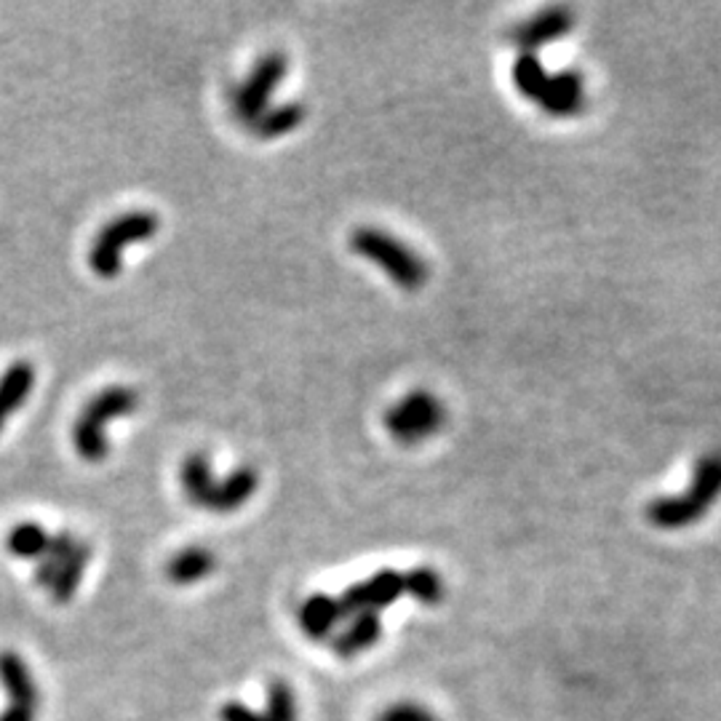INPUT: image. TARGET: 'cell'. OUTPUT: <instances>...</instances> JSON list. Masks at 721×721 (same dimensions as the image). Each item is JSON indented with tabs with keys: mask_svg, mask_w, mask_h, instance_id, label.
I'll list each match as a JSON object with an SVG mask.
<instances>
[{
	"mask_svg": "<svg viewBox=\"0 0 721 721\" xmlns=\"http://www.w3.org/2000/svg\"><path fill=\"white\" fill-rule=\"evenodd\" d=\"M36 388V367L30 361H17L0 374V433H3L6 422L17 409L27 401V396Z\"/></svg>",
	"mask_w": 721,
	"mask_h": 721,
	"instance_id": "5bb4252c",
	"label": "cell"
},
{
	"mask_svg": "<svg viewBox=\"0 0 721 721\" xmlns=\"http://www.w3.org/2000/svg\"><path fill=\"white\" fill-rule=\"evenodd\" d=\"M265 719L267 721H300V709H296V695L294 690L281 679H273L267 684V698H265Z\"/></svg>",
	"mask_w": 721,
	"mask_h": 721,
	"instance_id": "603a6c76",
	"label": "cell"
},
{
	"mask_svg": "<svg viewBox=\"0 0 721 721\" xmlns=\"http://www.w3.org/2000/svg\"><path fill=\"white\" fill-rule=\"evenodd\" d=\"M137 393L129 386H110L99 390L94 399L78 415L72 426V447L84 462H105L110 455V441H107V422L129 417L137 409Z\"/></svg>",
	"mask_w": 721,
	"mask_h": 721,
	"instance_id": "7a4b0ae2",
	"label": "cell"
},
{
	"mask_svg": "<svg viewBox=\"0 0 721 721\" xmlns=\"http://www.w3.org/2000/svg\"><path fill=\"white\" fill-rule=\"evenodd\" d=\"M76 537H72V532H57V535L49 537V545H46L43 556L38 558V567H36V583L40 588H49L53 583V577H57V572L62 569L65 558L70 556V551L76 548Z\"/></svg>",
	"mask_w": 721,
	"mask_h": 721,
	"instance_id": "44dd1931",
	"label": "cell"
},
{
	"mask_svg": "<svg viewBox=\"0 0 721 721\" xmlns=\"http://www.w3.org/2000/svg\"><path fill=\"white\" fill-rule=\"evenodd\" d=\"M49 532H46L40 524L36 522H22L17 524V527L9 529V535H6V551L13 558H22V562H32V558L43 556L46 545H49Z\"/></svg>",
	"mask_w": 721,
	"mask_h": 721,
	"instance_id": "ac0fdd59",
	"label": "cell"
},
{
	"mask_svg": "<svg viewBox=\"0 0 721 721\" xmlns=\"http://www.w3.org/2000/svg\"><path fill=\"white\" fill-rule=\"evenodd\" d=\"M403 593L415 598V602L436 606L441 604L444 593H447V585H444V577L438 575L436 569L430 567H415L412 572L403 575Z\"/></svg>",
	"mask_w": 721,
	"mask_h": 721,
	"instance_id": "7402d4cb",
	"label": "cell"
},
{
	"mask_svg": "<svg viewBox=\"0 0 721 721\" xmlns=\"http://www.w3.org/2000/svg\"><path fill=\"white\" fill-rule=\"evenodd\" d=\"M0 684L9 692V705L0 713V721L38 719V684L17 652H0Z\"/></svg>",
	"mask_w": 721,
	"mask_h": 721,
	"instance_id": "52a82bcc",
	"label": "cell"
},
{
	"mask_svg": "<svg viewBox=\"0 0 721 721\" xmlns=\"http://www.w3.org/2000/svg\"><path fill=\"white\" fill-rule=\"evenodd\" d=\"M179 476H182V487H185V495L191 497L193 505H198L201 508V503H204L208 489H212L214 481H217L212 474V462H208L204 451H193V455H187L179 468Z\"/></svg>",
	"mask_w": 721,
	"mask_h": 721,
	"instance_id": "d6986e66",
	"label": "cell"
},
{
	"mask_svg": "<svg viewBox=\"0 0 721 721\" xmlns=\"http://www.w3.org/2000/svg\"><path fill=\"white\" fill-rule=\"evenodd\" d=\"M89 562H91V545L78 540L76 548L70 551V556L65 558L62 569L57 572V577H53V583L49 585L53 602L57 604L72 602V596H76L80 588V579H84V572L89 567Z\"/></svg>",
	"mask_w": 721,
	"mask_h": 721,
	"instance_id": "2e32d148",
	"label": "cell"
},
{
	"mask_svg": "<svg viewBox=\"0 0 721 721\" xmlns=\"http://www.w3.org/2000/svg\"><path fill=\"white\" fill-rule=\"evenodd\" d=\"M403 596V575L396 569H382L374 572L372 577L361 579V583L350 585V588L342 593L340 606L342 615L353 617L359 612H377L380 615L382 610H388L390 604H396Z\"/></svg>",
	"mask_w": 721,
	"mask_h": 721,
	"instance_id": "ba28073f",
	"label": "cell"
},
{
	"mask_svg": "<svg viewBox=\"0 0 721 721\" xmlns=\"http://www.w3.org/2000/svg\"><path fill=\"white\" fill-rule=\"evenodd\" d=\"M721 497V451H709L695 465L684 495L657 497L646 505V518L657 529H684L709 514Z\"/></svg>",
	"mask_w": 721,
	"mask_h": 721,
	"instance_id": "6da1fadb",
	"label": "cell"
},
{
	"mask_svg": "<svg viewBox=\"0 0 721 721\" xmlns=\"http://www.w3.org/2000/svg\"><path fill=\"white\" fill-rule=\"evenodd\" d=\"M374 721H441V717L415 700H401V703L388 705Z\"/></svg>",
	"mask_w": 721,
	"mask_h": 721,
	"instance_id": "cb8c5ba5",
	"label": "cell"
},
{
	"mask_svg": "<svg viewBox=\"0 0 721 721\" xmlns=\"http://www.w3.org/2000/svg\"><path fill=\"white\" fill-rule=\"evenodd\" d=\"M342 606L340 598L329 596V593H313L305 604L300 606V629L310 642H329L334 636L337 625L342 623Z\"/></svg>",
	"mask_w": 721,
	"mask_h": 721,
	"instance_id": "4fadbf2b",
	"label": "cell"
},
{
	"mask_svg": "<svg viewBox=\"0 0 721 721\" xmlns=\"http://www.w3.org/2000/svg\"><path fill=\"white\" fill-rule=\"evenodd\" d=\"M572 27H575V13H572V9H567V6H551V9L537 11L527 22H518L508 32V40L516 49L535 53L543 46L567 36V32H572Z\"/></svg>",
	"mask_w": 721,
	"mask_h": 721,
	"instance_id": "9c48e42d",
	"label": "cell"
},
{
	"mask_svg": "<svg viewBox=\"0 0 721 721\" xmlns=\"http://www.w3.org/2000/svg\"><path fill=\"white\" fill-rule=\"evenodd\" d=\"M220 719L222 721H267L265 713H257L252 711L249 705L238 703V700H231V703H225L220 709Z\"/></svg>",
	"mask_w": 721,
	"mask_h": 721,
	"instance_id": "d4e9b609",
	"label": "cell"
},
{
	"mask_svg": "<svg viewBox=\"0 0 721 721\" xmlns=\"http://www.w3.org/2000/svg\"><path fill=\"white\" fill-rule=\"evenodd\" d=\"M510 76H514V86L518 89V94H524V97L532 99V103L540 99L545 84H548V72H545V65L540 62V57L529 51L518 53Z\"/></svg>",
	"mask_w": 721,
	"mask_h": 721,
	"instance_id": "ffe728a7",
	"label": "cell"
},
{
	"mask_svg": "<svg viewBox=\"0 0 721 721\" xmlns=\"http://www.w3.org/2000/svg\"><path fill=\"white\" fill-rule=\"evenodd\" d=\"M260 487V474L254 465H241L233 474H227L222 481H214V487L208 489V495L201 503V508L212 510V514H233V510L244 508L252 500L254 491Z\"/></svg>",
	"mask_w": 721,
	"mask_h": 721,
	"instance_id": "30bf717a",
	"label": "cell"
},
{
	"mask_svg": "<svg viewBox=\"0 0 721 721\" xmlns=\"http://www.w3.org/2000/svg\"><path fill=\"white\" fill-rule=\"evenodd\" d=\"M537 105L554 118H572L577 116V113H583L585 97H583V78H579V72L567 70V72H558V76H548V84H545Z\"/></svg>",
	"mask_w": 721,
	"mask_h": 721,
	"instance_id": "7c38bea8",
	"label": "cell"
},
{
	"mask_svg": "<svg viewBox=\"0 0 721 721\" xmlns=\"http://www.w3.org/2000/svg\"><path fill=\"white\" fill-rule=\"evenodd\" d=\"M305 116L308 110L302 103H284V105L267 107V110L252 124V131L257 139L286 137V134H292L296 126L305 120Z\"/></svg>",
	"mask_w": 721,
	"mask_h": 721,
	"instance_id": "e0dca14e",
	"label": "cell"
},
{
	"mask_svg": "<svg viewBox=\"0 0 721 721\" xmlns=\"http://www.w3.org/2000/svg\"><path fill=\"white\" fill-rule=\"evenodd\" d=\"M286 70L289 62L281 51H271L265 57H260V62L254 65V70L249 72V78L235 91L233 110L241 124L252 126L271 107L273 94L279 89L281 80H284Z\"/></svg>",
	"mask_w": 721,
	"mask_h": 721,
	"instance_id": "8992f818",
	"label": "cell"
},
{
	"mask_svg": "<svg viewBox=\"0 0 721 721\" xmlns=\"http://www.w3.org/2000/svg\"><path fill=\"white\" fill-rule=\"evenodd\" d=\"M380 636H382L380 615H377V612H359V615L348 620L345 629H340L332 639H329V644H332V652L337 657L350 660V657L363 655L367 650H372V646L380 642Z\"/></svg>",
	"mask_w": 721,
	"mask_h": 721,
	"instance_id": "8fae6325",
	"label": "cell"
},
{
	"mask_svg": "<svg viewBox=\"0 0 721 721\" xmlns=\"http://www.w3.org/2000/svg\"><path fill=\"white\" fill-rule=\"evenodd\" d=\"M350 249L363 260L374 262L403 292H417L428 284V265L403 241L380 227H359L350 233Z\"/></svg>",
	"mask_w": 721,
	"mask_h": 721,
	"instance_id": "3957f363",
	"label": "cell"
},
{
	"mask_svg": "<svg viewBox=\"0 0 721 721\" xmlns=\"http://www.w3.org/2000/svg\"><path fill=\"white\" fill-rule=\"evenodd\" d=\"M214 569H217V556H214V551L204 548V545H191V548H182L168 558L166 577L172 579L174 585H195L212 575Z\"/></svg>",
	"mask_w": 721,
	"mask_h": 721,
	"instance_id": "9a60e30c",
	"label": "cell"
},
{
	"mask_svg": "<svg viewBox=\"0 0 721 721\" xmlns=\"http://www.w3.org/2000/svg\"><path fill=\"white\" fill-rule=\"evenodd\" d=\"M444 426H447V409L430 390H412L386 412V430L407 447L436 436Z\"/></svg>",
	"mask_w": 721,
	"mask_h": 721,
	"instance_id": "5b68a950",
	"label": "cell"
},
{
	"mask_svg": "<svg viewBox=\"0 0 721 721\" xmlns=\"http://www.w3.org/2000/svg\"><path fill=\"white\" fill-rule=\"evenodd\" d=\"M160 220L153 212H126L110 220L89 249V267L99 279H116L124 271V252L131 244H145L158 233Z\"/></svg>",
	"mask_w": 721,
	"mask_h": 721,
	"instance_id": "277c9868",
	"label": "cell"
}]
</instances>
